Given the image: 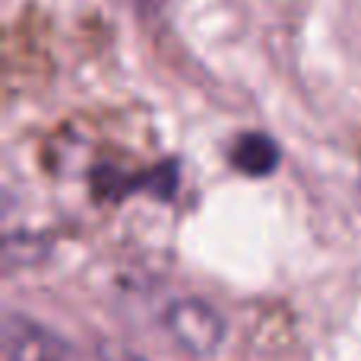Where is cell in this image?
Masks as SVG:
<instances>
[{"label": "cell", "mask_w": 361, "mask_h": 361, "mask_svg": "<svg viewBox=\"0 0 361 361\" xmlns=\"http://www.w3.org/2000/svg\"><path fill=\"white\" fill-rule=\"evenodd\" d=\"M165 326L193 355H209L212 349H219L225 336V324L216 314V307L203 305V301H178L165 314Z\"/></svg>", "instance_id": "obj_1"}, {"label": "cell", "mask_w": 361, "mask_h": 361, "mask_svg": "<svg viewBox=\"0 0 361 361\" xmlns=\"http://www.w3.org/2000/svg\"><path fill=\"white\" fill-rule=\"evenodd\" d=\"M231 165L250 178H267L279 165V146L263 133H244L235 146H231Z\"/></svg>", "instance_id": "obj_3"}, {"label": "cell", "mask_w": 361, "mask_h": 361, "mask_svg": "<svg viewBox=\"0 0 361 361\" xmlns=\"http://www.w3.org/2000/svg\"><path fill=\"white\" fill-rule=\"evenodd\" d=\"M4 352L6 361H63L67 358V343L25 314H6Z\"/></svg>", "instance_id": "obj_2"}]
</instances>
